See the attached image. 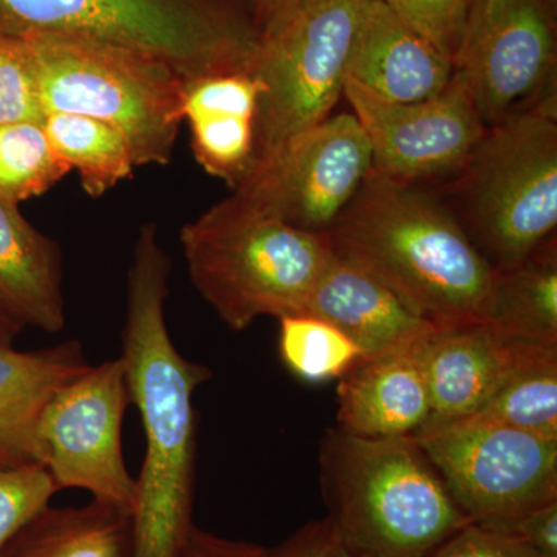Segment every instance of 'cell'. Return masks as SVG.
Here are the masks:
<instances>
[{
	"mask_svg": "<svg viewBox=\"0 0 557 557\" xmlns=\"http://www.w3.org/2000/svg\"><path fill=\"white\" fill-rule=\"evenodd\" d=\"M171 258L157 223L138 231L127 271L121 361L146 453L132 512V557H178L193 523L197 410L194 394L212 372L180 354L168 329Z\"/></svg>",
	"mask_w": 557,
	"mask_h": 557,
	"instance_id": "cell-1",
	"label": "cell"
},
{
	"mask_svg": "<svg viewBox=\"0 0 557 557\" xmlns=\"http://www.w3.org/2000/svg\"><path fill=\"white\" fill-rule=\"evenodd\" d=\"M325 236L339 259L386 285L435 329L487 322L497 271L448 203L418 183L370 172Z\"/></svg>",
	"mask_w": 557,
	"mask_h": 557,
	"instance_id": "cell-2",
	"label": "cell"
},
{
	"mask_svg": "<svg viewBox=\"0 0 557 557\" xmlns=\"http://www.w3.org/2000/svg\"><path fill=\"white\" fill-rule=\"evenodd\" d=\"M319 469L333 536L359 557H424L471 523L413 435L330 428Z\"/></svg>",
	"mask_w": 557,
	"mask_h": 557,
	"instance_id": "cell-3",
	"label": "cell"
},
{
	"mask_svg": "<svg viewBox=\"0 0 557 557\" xmlns=\"http://www.w3.org/2000/svg\"><path fill=\"white\" fill-rule=\"evenodd\" d=\"M35 35L145 51L185 79L252 73L260 44L251 0H0V36Z\"/></svg>",
	"mask_w": 557,
	"mask_h": 557,
	"instance_id": "cell-4",
	"label": "cell"
},
{
	"mask_svg": "<svg viewBox=\"0 0 557 557\" xmlns=\"http://www.w3.org/2000/svg\"><path fill=\"white\" fill-rule=\"evenodd\" d=\"M194 287L234 332L259 318L302 314L333 249L325 234L295 228L237 194L180 231Z\"/></svg>",
	"mask_w": 557,
	"mask_h": 557,
	"instance_id": "cell-5",
	"label": "cell"
},
{
	"mask_svg": "<svg viewBox=\"0 0 557 557\" xmlns=\"http://www.w3.org/2000/svg\"><path fill=\"white\" fill-rule=\"evenodd\" d=\"M454 175L449 205L496 271L527 262L557 226L556 97L493 126Z\"/></svg>",
	"mask_w": 557,
	"mask_h": 557,
	"instance_id": "cell-6",
	"label": "cell"
},
{
	"mask_svg": "<svg viewBox=\"0 0 557 557\" xmlns=\"http://www.w3.org/2000/svg\"><path fill=\"white\" fill-rule=\"evenodd\" d=\"M27 42L47 113L90 116L115 127L135 166L170 163L183 124L185 78L145 53L70 36L35 35Z\"/></svg>",
	"mask_w": 557,
	"mask_h": 557,
	"instance_id": "cell-7",
	"label": "cell"
},
{
	"mask_svg": "<svg viewBox=\"0 0 557 557\" xmlns=\"http://www.w3.org/2000/svg\"><path fill=\"white\" fill-rule=\"evenodd\" d=\"M361 7L362 0H302L260 38L252 73L262 94L248 174L332 115L344 95Z\"/></svg>",
	"mask_w": 557,
	"mask_h": 557,
	"instance_id": "cell-8",
	"label": "cell"
},
{
	"mask_svg": "<svg viewBox=\"0 0 557 557\" xmlns=\"http://www.w3.org/2000/svg\"><path fill=\"white\" fill-rule=\"evenodd\" d=\"M132 405L121 358L89 366L47 399L33 432V463L61 490L134 512L137 479L123 454V421Z\"/></svg>",
	"mask_w": 557,
	"mask_h": 557,
	"instance_id": "cell-9",
	"label": "cell"
},
{
	"mask_svg": "<svg viewBox=\"0 0 557 557\" xmlns=\"http://www.w3.org/2000/svg\"><path fill=\"white\" fill-rule=\"evenodd\" d=\"M413 437L475 525L504 531L557 500V438L467 421L424 428Z\"/></svg>",
	"mask_w": 557,
	"mask_h": 557,
	"instance_id": "cell-10",
	"label": "cell"
},
{
	"mask_svg": "<svg viewBox=\"0 0 557 557\" xmlns=\"http://www.w3.org/2000/svg\"><path fill=\"white\" fill-rule=\"evenodd\" d=\"M372 172L354 113L330 115L245 177L234 194L295 228L327 234Z\"/></svg>",
	"mask_w": 557,
	"mask_h": 557,
	"instance_id": "cell-11",
	"label": "cell"
},
{
	"mask_svg": "<svg viewBox=\"0 0 557 557\" xmlns=\"http://www.w3.org/2000/svg\"><path fill=\"white\" fill-rule=\"evenodd\" d=\"M556 28L549 0H472L454 76L486 126L519 110L555 76Z\"/></svg>",
	"mask_w": 557,
	"mask_h": 557,
	"instance_id": "cell-12",
	"label": "cell"
},
{
	"mask_svg": "<svg viewBox=\"0 0 557 557\" xmlns=\"http://www.w3.org/2000/svg\"><path fill=\"white\" fill-rule=\"evenodd\" d=\"M343 97L369 139L372 174L398 182L453 177L487 129L456 76L416 102L388 101L346 76Z\"/></svg>",
	"mask_w": 557,
	"mask_h": 557,
	"instance_id": "cell-13",
	"label": "cell"
},
{
	"mask_svg": "<svg viewBox=\"0 0 557 557\" xmlns=\"http://www.w3.org/2000/svg\"><path fill=\"white\" fill-rule=\"evenodd\" d=\"M421 355L432 406L424 428H434L471 416L520 372L556 359L557 346L509 338L485 322L437 330Z\"/></svg>",
	"mask_w": 557,
	"mask_h": 557,
	"instance_id": "cell-14",
	"label": "cell"
},
{
	"mask_svg": "<svg viewBox=\"0 0 557 557\" xmlns=\"http://www.w3.org/2000/svg\"><path fill=\"white\" fill-rule=\"evenodd\" d=\"M454 76V62L384 0H362L347 78L388 101L435 97Z\"/></svg>",
	"mask_w": 557,
	"mask_h": 557,
	"instance_id": "cell-15",
	"label": "cell"
},
{
	"mask_svg": "<svg viewBox=\"0 0 557 557\" xmlns=\"http://www.w3.org/2000/svg\"><path fill=\"white\" fill-rule=\"evenodd\" d=\"M302 314L324 319L354 341L366 358L417 346L437 332L375 277L333 252Z\"/></svg>",
	"mask_w": 557,
	"mask_h": 557,
	"instance_id": "cell-16",
	"label": "cell"
},
{
	"mask_svg": "<svg viewBox=\"0 0 557 557\" xmlns=\"http://www.w3.org/2000/svg\"><path fill=\"white\" fill-rule=\"evenodd\" d=\"M421 344L362 359L341 376L336 428L358 437L392 438L426 426L432 406Z\"/></svg>",
	"mask_w": 557,
	"mask_h": 557,
	"instance_id": "cell-17",
	"label": "cell"
},
{
	"mask_svg": "<svg viewBox=\"0 0 557 557\" xmlns=\"http://www.w3.org/2000/svg\"><path fill=\"white\" fill-rule=\"evenodd\" d=\"M262 84L251 72L214 73L183 83V123L197 163L231 190L247 177Z\"/></svg>",
	"mask_w": 557,
	"mask_h": 557,
	"instance_id": "cell-18",
	"label": "cell"
},
{
	"mask_svg": "<svg viewBox=\"0 0 557 557\" xmlns=\"http://www.w3.org/2000/svg\"><path fill=\"white\" fill-rule=\"evenodd\" d=\"M0 302L24 327L60 333L67 325L60 245L0 199Z\"/></svg>",
	"mask_w": 557,
	"mask_h": 557,
	"instance_id": "cell-19",
	"label": "cell"
},
{
	"mask_svg": "<svg viewBox=\"0 0 557 557\" xmlns=\"http://www.w3.org/2000/svg\"><path fill=\"white\" fill-rule=\"evenodd\" d=\"M79 341L39 350L0 346V468L33 463V432L44 405L89 368Z\"/></svg>",
	"mask_w": 557,
	"mask_h": 557,
	"instance_id": "cell-20",
	"label": "cell"
},
{
	"mask_svg": "<svg viewBox=\"0 0 557 557\" xmlns=\"http://www.w3.org/2000/svg\"><path fill=\"white\" fill-rule=\"evenodd\" d=\"M132 512L91 500L49 507L11 539L0 557H132Z\"/></svg>",
	"mask_w": 557,
	"mask_h": 557,
	"instance_id": "cell-21",
	"label": "cell"
},
{
	"mask_svg": "<svg viewBox=\"0 0 557 557\" xmlns=\"http://www.w3.org/2000/svg\"><path fill=\"white\" fill-rule=\"evenodd\" d=\"M487 324L509 338L557 346V258L549 239L522 265L497 271Z\"/></svg>",
	"mask_w": 557,
	"mask_h": 557,
	"instance_id": "cell-22",
	"label": "cell"
},
{
	"mask_svg": "<svg viewBox=\"0 0 557 557\" xmlns=\"http://www.w3.org/2000/svg\"><path fill=\"white\" fill-rule=\"evenodd\" d=\"M42 124L58 156L78 171L87 196L98 199L131 177V148L115 127L73 113H47Z\"/></svg>",
	"mask_w": 557,
	"mask_h": 557,
	"instance_id": "cell-23",
	"label": "cell"
},
{
	"mask_svg": "<svg viewBox=\"0 0 557 557\" xmlns=\"http://www.w3.org/2000/svg\"><path fill=\"white\" fill-rule=\"evenodd\" d=\"M457 421L557 438V358L523 370L482 408Z\"/></svg>",
	"mask_w": 557,
	"mask_h": 557,
	"instance_id": "cell-24",
	"label": "cell"
},
{
	"mask_svg": "<svg viewBox=\"0 0 557 557\" xmlns=\"http://www.w3.org/2000/svg\"><path fill=\"white\" fill-rule=\"evenodd\" d=\"M70 172L51 145L42 121L0 126V199L13 205L35 199Z\"/></svg>",
	"mask_w": 557,
	"mask_h": 557,
	"instance_id": "cell-25",
	"label": "cell"
},
{
	"mask_svg": "<svg viewBox=\"0 0 557 557\" xmlns=\"http://www.w3.org/2000/svg\"><path fill=\"white\" fill-rule=\"evenodd\" d=\"M278 322V357L307 383L339 380L364 359L361 348L324 319L292 314Z\"/></svg>",
	"mask_w": 557,
	"mask_h": 557,
	"instance_id": "cell-26",
	"label": "cell"
},
{
	"mask_svg": "<svg viewBox=\"0 0 557 557\" xmlns=\"http://www.w3.org/2000/svg\"><path fill=\"white\" fill-rule=\"evenodd\" d=\"M57 493L60 487L39 465L0 468V552Z\"/></svg>",
	"mask_w": 557,
	"mask_h": 557,
	"instance_id": "cell-27",
	"label": "cell"
},
{
	"mask_svg": "<svg viewBox=\"0 0 557 557\" xmlns=\"http://www.w3.org/2000/svg\"><path fill=\"white\" fill-rule=\"evenodd\" d=\"M38 78L27 42L0 36V126L44 121Z\"/></svg>",
	"mask_w": 557,
	"mask_h": 557,
	"instance_id": "cell-28",
	"label": "cell"
},
{
	"mask_svg": "<svg viewBox=\"0 0 557 557\" xmlns=\"http://www.w3.org/2000/svg\"><path fill=\"white\" fill-rule=\"evenodd\" d=\"M403 21L454 62L472 0H387Z\"/></svg>",
	"mask_w": 557,
	"mask_h": 557,
	"instance_id": "cell-29",
	"label": "cell"
},
{
	"mask_svg": "<svg viewBox=\"0 0 557 557\" xmlns=\"http://www.w3.org/2000/svg\"><path fill=\"white\" fill-rule=\"evenodd\" d=\"M424 557H544L519 539L475 523L461 528Z\"/></svg>",
	"mask_w": 557,
	"mask_h": 557,
	"instance_id": "cell-30",
	"label": "cell"
},
{
	"mask_svg": "<svg viewBox=\"0 0 557 557\" xmlns=\"http://www.w3.org/2000/svg\"><path fill=\"white\" fill-rule=\"evenodd\" d=\"M500 533L519 539L544 557H557V500L542 505Z\"/></svg>",
	"mask_w": 557,
	"mask_h": 557,
	"instance_id": "cell-31",
	"label": "cell"
},
{
	"mask_svg": "<svg viewBox=\"0 0 557 557\" xmlns=\"http://www.w3.org/2000/svg\"><path fill=\"white\" fill-rule=\"evenodd\" d=\"M332 542L333 530L330 520H313L300 527L277 547L267 548L263 557H325Z\"/></svg>",
	"mask_w": 557,
	"mask_h": 557,
	"instance_id": "cell-32",
	"label": "cell"
},
{
	"mask_svg": "<svg viewBox=\"0 0 557 557\" xmlns=\"http://www.w3.org/2000/svg\"><path fill=\"white\" fill-rule=\"evenodd\" d=\"M265 552L260 545L231 541L194 527L178 557H263Z\"/></svg>",
	"mask_w": 557,
	"mask_h": 557,
	"instance_id": "cell-33",
	"label": "cell"
},
{
	"mask_svg": "<svg viewBox=\"0 0 557 557\" xmlns=\"http://www.w3.org/2000/svg\"><path fill=\"white\" fill-rule=\"evenodd\" d=\"M302 0H251L260 38L277 27Z\"/></svg>",
	"mask_w": 557,
	"mask_h": 557,
	"instance_id": "cell-34",
	"label": "cell"
},
{
	"mask_svg": "<svg viewBox=\"0 0 557 557\" xmlns=\"http://www.w3.org/2000/svg\"><path fill=\"white\" fill-rule=\"evenodd\" d=\"M24 329V324L17 321L0 302V346H14V341Z\"/></svg>",
	"mask_w": 557,
	"mask_h": 557,
	"instance_id": "cell-35",
	"label": "cell"
},
{
	"mask_svg": "<svg viewBox=\"0 0 557 557\" xmlns=\"http://www.w3.org/2000/svg\"><path fill=\"white\" fill-rule=\"evenodd\" d=\"M325 557H359L354 555V553L348 552V549L344 548L343 545L338 544L335 541V536H333L332 547H330L327 555Z\"/></svg>",
	"mask_w": 557,
	"mask_h": 557,
	"instance_id": "cell-36",
	"label": "cell"
},
{
	"mask_svg": "<svg viewBox=\"0 0 557 557\" xmlns=\"http://www.w3.org/2000/svg\"><path fill=\"white\" fill-rule=\"evenodd\" d=\"M384 2H387V0H384Z\"/></svg>",
	"mask_w": 557,
	"mask_h": 557,
	"instance_id": "cell-37",
	"label": "cell"
}]
</instances>
